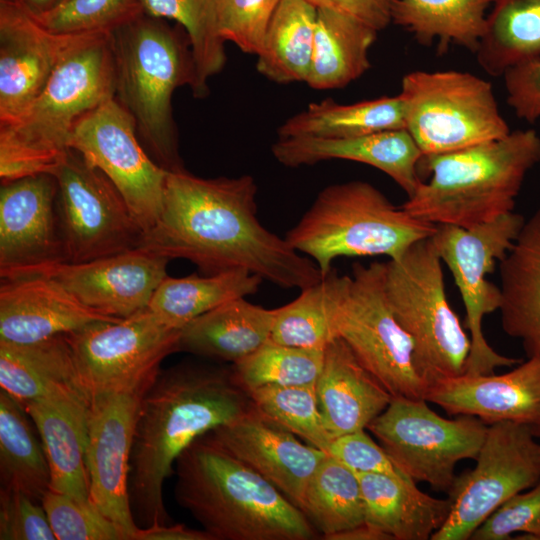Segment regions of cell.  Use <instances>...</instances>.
I'll use <instances>...</instances> for the list:
<instances>
[{"label": "cell", "mask_w": 540, "mask_h": 540, "mask_svg": "<svg viewBox=\"0 0 540 540\" xmlns=\"http://www.w3.org/2000/svg\"><path fill=\"white\" fill-rule=\"evenodd\" d=\"M256 195L250 175L168 172L161 212L139 248L189 260L206 275L246 270L285 289L318 282L316 264L260 223Z\"/></svg>", "instance_id": "6da1fadb"}, {"label": "cell", "mask_w": 540, "mask_h": 540, "mask_svg": "<svg viewBox=\"0 0 540 540\" xmlns=\"http://www.w3.org/2000/svg\"><path fill=\"white\" fill-rule=\"evenodd\" d=\"M253 408L231 367L180 363L159 371L140 400L130 457V505L140 528L169 524L163 486L183 451Z\"/></svg>", "instance_id": "7a4b0ae2"}, {"label": "cell", "mask_w": 540, "mask_h": 540, "mask_svg": "<svg viewBox=\"0 0 540 540\" xmlns=\"http://www.w3.org/2000/svg\"><path fill=\"white\" fill-rule=\"evenodd\" d=\"M175 498L213 540H311L316 529L265 478L202 437L175 463Z\"/></svg>", "instance_id": "3957f363"}, {"label": "cell", "mask_w": 540, "mask_h": 540, "mask_svg": "<svg viewBox=\"0 0 540 540\" xmlns=\"http://www.w3.org/2000/svg\"><path fill=\"white\" fill-rule=\"evenodd\" d=\"M110 35H87L59 63L24 112L0 125L1 181L53 174L71 149L79 121L115 97Z\"/></svg>", "instance_id": "277c9868"}, {"label": "cell", "mask_w": 540, "mask_h": 540, "mask_svg": "<svg viewBox=\"0 0 540 540\" xmlns=\"http://www.w3.org/2000/svg\"><path fill=\"white\" fill-rule=\"evenodd\" d=\"M540 163V136L534 129L514 130L497 140L466 149L423 156L419 164L430 179L402 208L436 225L471 228L513 212L528 172Z\"/></svg>", "instance_id": "5b68a950"}, {"label": "cell", "mask_w": 540, "mask_h": 540, "mask_svg": "<svg viewBox=\"0 0 540 540\" xmlns=\"http://www.w3.org/2000/svg\"><path fill=\"white\" fill-rule=\"evenodd\" d=\"M115 99L135 121L148 155L168 172L184 170L172 96L190 88L195 65L184 29L145 13L111 32Z\"/></svg>", "instance_id": "8992f818"}, {"label": "cell", "mask_w": 540, "mask_h": 540, "mask_svg": "<svg viewBox=\"0 0 540 540\" xmlns=\"http://www.w3.org/2000/svg\"><path fill=\"white\" fill-rule=\"evenodd\" d=\"M436 229L395 206L372 184L352 180L322 189L285 239L325 276L339 257L395 258Z\"/></svg>", "instance_id": "52a82bcc"}, {"label": "cell", "mask_w": 540, "mask_h": 540, "mask_svg": "<svg viewBox=\"0 0 540 540\" xmlns=\"http://www.w3.org/2000/svg\"><path fill=\"white\" fill-rule=\"evenodd\" d=\"M384 290L395 318L413 340L428 388L438 379L464 374L471 340L447 299L432 236L384 263Z\"/></svg>", "instance_id": "ba28073f"}, {"label": "cell", "mask_w": 540, "mask_h": 540, "mask_svg": "<svg viewBox=\"0 0 540 540\" xmlns=\"http://www.w3.org/2000/svg\"><path fill=\"white\" fill-rule=\"evenodd\" d=\"M405 129L423 156L450 153L511 132L492 85L457 70H416L403 76Z\"/></svg>", "instance_id": "9c48e42d"}, {"label": "cell", "mask_w": 540, "mask_h": 540, "mask_svg": "<svg viewBox=\"0 0 540 540\" xmlns=\"http://www.w3.org/2000/svg\"><path fill=\"white\" fill-rule=\"evenodd\" d=\"M334 326L358 361L393 396L425 399L428 383L410 335L395 318L384 290V263H355Z\"/></svg>", "instance_id": "30bf717a"}, {"label": "cell", "mask_w": 540, "mask_h": 540, "mask_svg": "<svg viewBox=\"0 0 540 540\" xmlns=\"http://www.w3.org/2000/svg\"><path fill=\"white\" fill-rule=\"evenodd\" d=\"M487 429L477 417L445 418L425 399L402 396L393 397L367 427L404 475L446 493L457 463L476 458Z\"/></svg>", "instance_id": "8fae6325"}, {"label": "cell", "mask_w": 540, "mask_h": 540, "mask_svg": "<svg viewBox=\"0 0 540 540\" xmlns=\"http://www.w3.org/2000/svg\"><path fill=\"white\" fill-rule=\"evenodd\" d=\"M524 222L522 215L510 212L471 228L437 225L432 236L440 259L454 278L466 311L471 348L464 374H492L498 367H511L522 362V359L497 353L488 344L482 321L485 315L499 310L501 305L500 287L490 282L487 276L511 249Z\"/></svg>", "instance_id": "7c38bea8"}, {"label": "cell", "mask_w": 540, "mask_h": 540, "mask_svg": "<svg viewBox=\"0 0 540 540\" xmlns=\"http://www.w3.org/2000/svg\"><path fill=\"white\" fill-rule=\"evenodd\" d=\"M533 428L503 421L488 425L474 468L456 475L451 509L431 540H467L499 506L540 480V443Z\"/></svg>", "instance_id": "4fadbf2b"}, {"label": "cell", "mask_w": 540, "mask_h": 540, "mask_svg": "<svg viewBox=\"0 0 540 540\" xmlns=\"http://www.w3.org/2000/svg\"><path fill=\"white\" fill-rule=\"evenodd\" d=\"M180 330L148 309L115 321H97L66 334L83 387L92 398L146 389L160 364L177 351Z\"/></svg>", "instance_id": "5bb4252c"}, {"label": "cell", "mask_w": 540, "mask_h": 540, "mask_svg": "<svg viewBox=\"0 0 540 540\" xmlns=\"http://www.w3.org/2000/svg\"><path fill=\"white\" fill-rule=\"evenodd\" d=\"M66 262L82 263L139 248L144 231L99 169L70 149L53 174Z\"/></svg>", "instance_id": "9a60e30c"}, {"label": "cell", "mask_w": 540, "mask_h": 540, "mask_svg": "<svg viewBox=\"0 0 540 540\" xmlns=\"http://www.w3.org/2000/svg\"><path fill=\"white\" fill-rule=\"evenodd\" d=\"M70 148L109 178L144 233L154 226L162 209L168 171L145 151L134 119L115 97L79 121Z\"/></svg>", "instance_id": "2e32d148"}, {"label": "cell", "mask_w": 540, "mask_h": 540, "mask_svg": "<svg viewBox=\"0 0 540 540\" xmlns=\"http://www.w3.org/2000/svg\"><path fill=\"white\" fill-rule=\"evenodd\" d=\"M146 389L96 396L88 411L89 498L125 540H134L139 528L130 505L129 473L137 412Z\"/></svg>", "instance_id": "e0dca14e"}, {"label": "cell", "mask_w": 540, "mask_h": 540, "mask_svg": "<svg viewBox=\"0 0 540 540\" xmlns=\"http://www.w3.org/2000/svg\"><path fill=\"white\" fill-rule=\"evenodd\" d=\"M57 194V180L49 173L1 181V279L66 262Z\"/></svg>", "instance_id": "ac0fdd59"}, {"label": "cell", "mask_w": 540, "mask_h": 540, "mask_svg": "<svg viewBox=\"0 0 540 540\" xmlns=\"http://www.w3.org/2000/svg\"><path fill=\"white\" fill-rule=\"evenodd\" d=\"M89 34L54 33L19 0H0V125L24 112Z\"/></svg>", "instance_id": "d6986e66"}, {"label": "cell", "mask_w": 540, "mask_h": 540, "mask_svg": "<svg viewBox=\"0 0 540 540\" xmlns=\"http://www.w3.org/2000/svg\"><path fill=\"white\" fill-rule=\"evenodd\" d=\"M169 259L142 248L88 262H62L34 271L66 289L86 307L126 318L148 307Z\"/></svg>", "instance_id": "ffe728a7"}, {"label": "cell", "mask_w": 540, "mask_h": 540, "mask_svg": "<svg viewBox=\"0 0 540 540\" xmlns=\"http://www.w3.org/2000/svg\"><path fill=\"white\" fill-rule=\"evenodd\" d=\"M202 438L265 478L300 509L307 485L327 455L303 444L296 435L263 416L255 407Z\"/></svg>", "instance_id": "44dd1931"}, {"label": "cell", "mask_w": 540, "mask_h": 540, "mask_svg": "<svg viewBox=\"0 0 540 540\" xmlns=\"http://www.w3.org/2000/svg\"><path fill=\"white\" fill-rule=\"evenodd\" d=\"M425 400L448 415H468L487 425L510 421L540 427V358L503 374L446 377L433 382Z\"/></svg>", "instance_id": "7402d4cb"}, {"label": "cell", "mask_w": 540, "mask_h": 540, "mask_svg": "<svg viewBox=\"0 0 540 540\" xmlns=\"http://www.w3.org/2000/svg\"><path fill=\"white\" fill-rule=\"evenodd\" d=\"M118 319L91 310L46 276L1 279L0 342L30 344Z\"/></svg>", "instance_id": "603a6c76"}, {"label": "cell", "mask_w": 540, "mask_h": 540, "mask_svg": "<svg viewBox=\"0 0 540 540\" xmlns=\"http://www.w3.org/2000/svg\"><path fill=\"white\" fill-rule=\"evenodd\" d=\"M274 158L286 167L341 159L372 166L394 180L411 197L423 182L419 164L423 154L406 129L384 130L350 138H278Z\"/></svg>", "instance_id": "cb8c5ba5"}, {"label": "cell", "mask_w": 540, "mask_h": 540, "mask_svg": "<svg viewBox=\"0 0 540 540\" xmlns=\"http://www.w3.org/2000/svg\"><path fill=\"white\" fill-rule=\"evenodd\" d=\"M315 392L325 426L333 439L367 430L393 398L339 337L325 348Z\"/></svg>", "instance_id": "d4e9b609"}, {"label": "cell", "mask_w": 540, "mask_h": 540, "mask_svg": "<svg viewBox=\"0 0 540 540\" xmlns=\"http://www.w3.org/2000/svg\"><path fill=\"white\" fill-rule=\"evenodd\" d=\"M91 402L74 394L32 401L25 409L42 441L50 469V489L88 501L85 452Z\"/></svg>", "instance_id": "484cf974"}, {"label": "cell", "mask_w": 540, "mask_h": 540, "mask_svg": "<svg viewBox=\"0 0 540 540\" xmlns=\"http://www.w3.org/2000/svg\"><path fill=\"white\" fill-rule=\"evenodd\" d=\"M365 509V523L392 540H427L447 520L448 498L432 497L404 475L357 474Z\"/></svg>", "instance_id": "4316f807"}, {"label": "cell", "mask_w": 540, "mask_h": 540, "mask_svg": "<svg viewBox=\"0 0 540 540\" xmlns=\"http://www.w3.org/2000/svg\"><path fill=\"white\" fill-rule=\"evenodd\" d=\"M499 272L502 329L522 341L528 358H540V207L524 222Z\"/></svg>", "instance_id": "83f0119b"}, {"label": "cell", "mask_w": 540, "mask_h": 540, "mask_svg": "<svg viewBox=\"0 0 540 540\" xmlns=\"http://www.w3.org/2000/svg\"><path fill=\"white\" fill-rule=\"evenodd\" d=\"M0 386L24 407L60 394H74L91 402L66 335L30 344L0 342Z\"/></svg>", "instance_id": "f1b7e54d"}, {"label": "cell", "mask_w": 540, "mask_h": 540, "mask_svg": "<svg viewBox=\"0 0 540 540\" xmlns=\"http://www.w3.org/2000/svg\"><path fill=\"white\" fill-rule=\"evenodd\" d=\"M275 314L276 309L252 304L245 297L228 301L184 326L177 351L233 365L270 340Z\"/></svg>", "instance_id": "f546056e"}, {"label": "cell", "mask_w": 540, "mask_h": 540, "mask_svg": "<svg viewBox=\"0 0 540 540\" xmlns=\"http://www.w3.org/2000/svg\"><path fill=\"white\" fill-rule=\"evenodd\" d=\"M378 31L349 15L317 8L311 65L313 89L342 88L370 69L369 50Z\"/></svg>", "instance_id": "4dcf8cb0"}, {"label": "cell", "mask_w": 540, "mask_h": 540, "mask_svg": "<svg viewBox=\"0 0 540 540\" xmlns=\"http://www.w3.org/2000/svg\"><path fill=\"white\" fill-rule=\"evenodd\" d=\"M394 129H405V108L399 94L352 104L329 98L314 102L286 119L277 132L278 138H350Z\"/></svg>", "instance_id": "1f68e13d"}, {"label": "cell", "mask_w": 540, "mask_h": 540, "mask_svg": "<svg viewBox=\"0 0 540 540\" xmlns=\"http://www.w3.org/2000/svg\"><path fill=\"white\" fill-rule=\"evenodd\" d=\"M495 0H394L391 22L422 46L438 39L444 52L453 43L475 53L484 33L486 11Z\"/></svg>", "instance_id": "d6a6232c"}, {"label": "cell", "mask_w": 540, "mask_h": 540, "mask_svg": "<svg viewBox=\"0 0 540 540\" xmlns=\"http://www.w3.org/2000/svg\"><path fill=\"white\" fill-rule=\"evenodd\" d=\"M263 279L246 270H230L204 277H165L148 309L165 326L181 330L195 318L237 298L255 294Z\"/></svg>", "instance_id": "836d02e7"}, {"label": "cell", "mask_w": 540, "mask_h": 540, "mask_svg": "<svg viewBox=\"0 0 540 540\" xmlns=\"http://www.w3.org/2000/svg\"><path fill=\"white\" fill-rule=\"evenodd\" d=\"M491 7L474 53L481 69L500 77L540 59V0H495Z\"/></svg>", "instance_id": "e575fe53"}, {"label": "cell", "mask_w": 540, "mask_h": 540, "mask_svg": "<svg viewBox=\"0 0 540 540\" xmlns=\"http://www.w3.org/2000/svg\"><path fill=\"white\" fill-rule=\"evenodd\" d=\"M25 407L0 390L1 488L41 503L50 489V469L40 436Z\"/></svg>", "instance_id": "d590c367"}, {"label": "cell", "mask_w": 540, "mask_h": 540, "mask_svg": "<svg viewBox=\"0 0 540 540\" xmlns=\"http://www.w3.org/2000/svg\"><path fill=\"white\" fill-rule=\"evenodd\" d=\"M316 16L317 8L307 0H281L257 55V71L278 84L306 82Z\"/></svg>", "instance_id": "8d00e7d4"}, {"label": "cell", "mask_w": 540, "mask_h": 540, "mask_svg": "<svg viewBox=\"0 0 540 540\" xmlns=\"http://www.w3.org/2000/svg\"><path fill=\"white\" fill-rule=\"evenodd\" d=\"M351 276L332 269L298 297L276 308L270 340L288 346L325 349L337 337L334 317Z\"/></svg>", "instance_id": "74e56055"}, {"label": "cell", "mask_w": 540, "mask_h": 540, "mask_svg": "<svg viewBox=\"0 0 540 540\" xmlns=\"http://www.w3.org/2000/svg\"><path fill=\"white\" fill-rule=\"evenodd\" d=\"M145 14L171 19L184 29L191 45L195 80L191 87L195 98L208 92V80L224 67L226 55L220 31L222 0H140Z\"/></svg>", "instance_id": "f35d334b"}, {"label": "cell", "mask_w": 540, "mask_h": 540, "mask_svg": "<svg viewBox=\"0 0 540 540\" xmlns=\"http://www.w3.org/2000/svg\"><path fill=\"white\" fill-rule=\"evenodd\" d=\"M301 510L326 540L365 523L357 473L327 454L307 485Z\"/></svg>", "instance_id": "ab89813d"}, {"label": "cell", "mask_w": 540, "mask_h": 540, "mask_svg": "<svg viewBox=\"0 0 540 540\" xmlns=\"http://www.w3.org/2000/svg\"><path fill=\"white\" fill-rule=\"evenodd\" d=\"M324 352L325 349L288 346L269 340L231 369L237 382L248 392L267 385L315 387Z\"/></svg>", "instance_id": "60d3db41"}, {"label": "cell", "mask_w": 540, "mask_h": 540, "mask_svg": "<svg viewBox=\"0 0 540 540\" xmlns=\"http://www.w3.org/2000/svg\"><path fill=\"white\" fill-rule=\"evenodd\" d=\"M249 394L263 416L327 453L333 438L325 426L315 387L267 385Z\"/></svg>", "instance_id": "b9f144b4"}, {"label": "cell", "mask_w": 540, "mask_h": 540, "mask_svg": "<svg viewBox=\"0 0 540 540\" xmlns=\"http://www.w3.org/2000/svg\"><path fill=\"white\" fill-rule=\"evenodd\" d=\"M143 13L140 0H64L37 18L58 34L111 33Z\"/></svg>", "instance_id": "7bdbcfd3"}, {"label": "cell", "mask_w": 540, "mask_h": 540, "mask_svg": "<svg viewBox=\"0 0 540 540\" xmlns=\"http://www.w3.org/2000/svg\"><path fill=\"white\" fill-rule=\"evenodd\" d=\"M56 540H125L118 526L89 499L49 489L41 499Z\"/></svg>", "instance_id": "ee69618b"}, {"label": "cell", "mask_w": 540, "mask_h": 540, "mask_svg": "<svg viewBox=\"0 0 540 540\" xmlns=\"http://www.w3.org/2000/svg\"><path fill=\"white\" fill-rule=\"evenodd\" d=\"M281 0H222L220 31L224 41L258 55L272 16Z\"/></svg>", "instance_id": "f6af8a7d"}, {"label": "cell", "mask_w": 540, "mask_h": 540, "mask_svg": "<svg viewBox=\"0 0 540 540\" xmlns=\"http://www.w3.org/2000/svg\"><path fill=\"white\" fill-rule=\"evenodd\" d=\"M515 532L540 540V480L527 492L522 491L499 506L470 539L507 540Z\"/></svg>", "instance_id": "bcb514c9"}, {"label": "cell", "mask_w": 540, "mask_h": 540, "mask_svg": "<svg viewBox=\"0 0 540 540\" xmlns=\"http://www.w3.org/2000/svg\"><path fill=\"white\" fill-rule=\"evenodd\" d=\"M1 540H56L42 504L11 489H0Z\"/></svg>", "instance_id": "7dc6e473"}, {"label": "cell", "mask_w": 540, "mask_h": 540, "mask_svg": "<svg viewBox=\"0 0 540 540\" xmlns=\"http://www.w3.org/2000/svg\"><path fill=\"white\" fill-rule=\"evenodd\" d=\"M327 454L355 473H385L404 475L388 456L383 447L365 430L335 437ZM406 476V475H404Z\"/></svg>", "instance_id": "c3c4849f"}, {"label": "cell", "mask_w": 540, "mask_h": 540, "mask_svg": "<svg viewBox=\"0 0 540 540\" xmlns=\"http://www.w3.org/2000/svg\"><path fill=\"white\" fill-rule=\"evenodd\" d=\"M502 77L516 116L530 123L540 120V59L516 65Z\"/></svg>", "instance_id": "681fc988"}, {"label": "cell", "mask_w": 540, "mask_h": 540, "mask_svg": "<svg viewBox=\"0 0 540 540\" xmlns=\"http://www.w3.org/2000/svg\"><path fill=\"white\" fill-rule=\"evenodd\" d=\"M316 8H326L349 15L376 31L391 23L394 0H307Z\"/></svg>", "instance_id": "f907efd6"}, {"label": "cell", "mask_w": 540, "mask_h": 540, "mask_svg": "<svg viewBox=\"0 0 540 540\" xmlns=\"http://www.w3.org/2000/svg\"><path fill=\"white\" fill-rule=\"evenodd\" d=\"M134 540H213L205 530L187 528L183 524H154L138 528Z\"/></svg>", "instance_id": "816d5d0a"}, {"label": "cell", "mask_w": 540, "mask_h": 540, "mask_svg": "<svg viewBox=\"0 0 540 540\" xmlns=\"http://www.w3.org/2000/svg\"><path fill=\"white\" fill-rule=\"evenodd\" d=\"M328 540H392L389 535L380 529L363 523L351 529L336 533Z\"/></svg>", "instance_id": "f5cc1de1"}, {"label": "cell", "mask_w": 540, "mask_h": 540, "mask_svg": "<svg viewBox=\"0 0 540 540\" xmlns=\"http://www.w3.org/2000/svg\"><path fill=\"white\" fill-rule=\"evenodd\" d=\"M34 16L39 17L57 7L64 0H19Z\"/></svg>", "instance_id": "db71d44e"}, {"label": "cell", "mask_w": 540, "mask_h": 540, "mask_svg": "<svg viewBox=\"0 0 540 540\" xmlns=\"http://www.w3.org/2000/svg\"><path fill=\"white\" fill-rule=\"evenodd\" d=\"M533 433L536 437L540 438V427L533 428Z\"/></svg>", "instance_id": "11a10c76"}]
</instances>
